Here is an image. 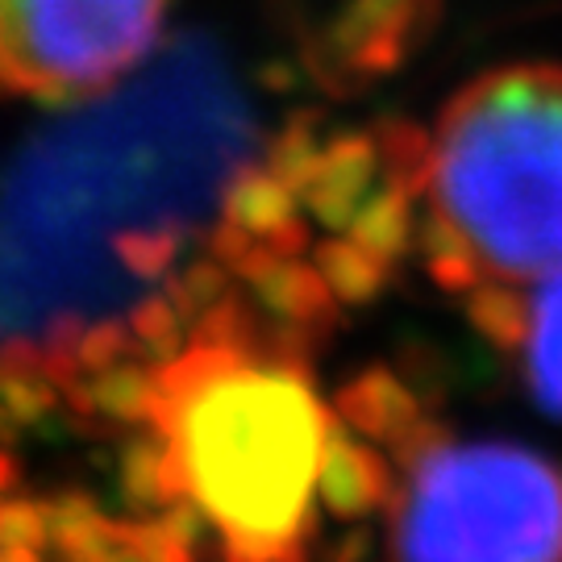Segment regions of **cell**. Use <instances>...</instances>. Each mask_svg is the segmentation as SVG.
<instances>
[{"instance_id":"obj_1","label":"cell","mask_w":562,"mask_h":562,"mask_svg":"<svg viewBox=\"0 0 562 562\" xmlns=\"http://www.w3.org/2000/svg\"><path fill=\"white\" fill-rule=\"evenodd\" d=\"M259 121L209 42H180L142 76L46 125L0 171V346L113 367L121 346H176L217 271L238 183L259 162Z\"/></svg>"},{"instance_id":"obj_2","label":"cell","mask_w":562,"mask_h":562,"mask_svg":"<svg viewBox=\"0 0 562 562\" xmlns=\"http://www.w3.org/2000/svg\"><path fill=\"white\" fill-rule=\"evenodd\" d=\"M422 196L450 288L562 276V63H504L462 83L425 142Z\"/></svg>"},{"instance_id":"obj_3","label":"cell","mask_w":562,"mask_h":562,"mask_svg":"<svg viewBox=\"0 0 562 562\" xmlns=\"http://www.w3.org/2000/svg\"><path fill=\"white\" fill-rule=\"evenodd\" d=\"M150 408L241 562H276L296 546L329 446L322 404L296 371L241 359L238 338H209L155 375Z\"/></svg>"},{"instance_id":"obj_4","label":"cell","mask_w":562,"mask_h":562,"mask_svg":"<svg viewBox=\"0 0 562 562\" xmlns=\"http://www.w3.org/2000/svg\"><path fill=\"white\" fill-rule=\"evenodd\" d=\"M401 562H562L559 471L504 442L429 450L404 492Z\"/></svg>"},{"instance_id":"obj_5","label":"cell","mask_w":562,"mask_h":562,"mask_svg":"<svg viewBox=\"0 0 562 562\" xmlns=\"http://www.w3.org/2000/svg\"><path fill=\"white\" fill-rule=\"evenodd\" d=\"M171 0H0V97L92 101L155 55Z\"/></svg>"},{"instance_id":"obj_6","label":"cell","mask_w":562,"mask_h":562,"mask_svg":"<svg viewBox=\"0 0 562 562\" xmlns=\"http://www.w3.org/2000/svg\"><path fill=\"white\" fill-rule=\"evenodd\" d=\"M513 346H521L533 401L562 417V276L546 280L529 301H521V329Z\"/></svg>"},{"instance_id":"obj_7","label":"cell","mask_w":562,"mask_h":562,"mask_svg":"<svg viewBox=\"0 0 562 562\" xmlns=\"http://www.w3.org/2000/svg\"><path fill=\"white\" fill-rule=\"evenodd\" d=\"M380 462L367 446L350 442V438H334L325 446L322 462V496L338 517H359L371 504L380 501Z\"/></svg>"}]
</instances>
